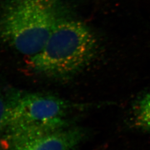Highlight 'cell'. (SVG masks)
Returning a JSON list of instances; mask_svg holds the SVG:
<instances>
[{
    "mask_svg": "<svg viewBox=\"0 0 150 150\" xmlns=\"http://www.w3.org/2000/svg\"><path fill=\"white\" fill-rule=\"evenodd\" d=\"M85 136L81 128L70 125L23 141L6 150H71Z\"/></svg>",
    "mask_w": 150,
    "mask_h": 150,
    "instance_id": "obj_4",
    "label": "cell"
},
{
    "mask_svg": "<svg viewBox=\"0 0 150 150\" xmlns=\"http://www.w3.org/2000/svg\"><path fill=\"white\" fill-rule=\"evenodd\" d=\"M96 49V40L87 26L66 16L54 28L43 48L30 57L29 64L37 75L65 80L85 67Z\"/></svg>",
    "mask_w": 150,
    "mask_h": 150,
    "instance_id": "obj_2",
    "label": "cell"
},
{
    "mask_svg": "<svg viewBox=\"0 0 150 150\" xmlns=\"http://www.w3.org/2000/svg\"><path fill=\"white\" fill-rule=\"evenodd\" d=\"M68 16L59 0H6L0 11V39L30 57L41 51L58 22Z\"/></svg>",
    "mask_w": 150,
    "mask_h": 150,
    "instance_id": "obj_1",
    "label": "cell"
},
{
    "mask_svg": "<svg viewBox=\"0 0 150 150\" xmlns=\"http://www.w3.org/2000/svg\"><path fill=\"white\" fill-rule=\"evenodd\" d=\"M9 114V101L7 96L4 98L0 96V134L5 128Z\"/></svg>",
    "mask_w": 150,
    "mask_h": 150,
    "instance_id": "obj_6",
    "label": "cell"
},
{
    "mask_svg": "<svg viewBox=\"0 0 150 150\" xmlns=\"http://www.w3.org/2000/svg\"><path fill=\"white\" fill-rule=\"evenodd\" d=\"M9 114L0 134L4 150L39 135L70 126V105L63 98L40 92H11Z\"/></svg>",
    "mask_w": 150,
    "mask_h": 150,
    "instance_id": "obj_3",
    "label": "cell"
},
{
    "mask_svg": "<svg viewBox=\"0 0 150 150\" xmlns=\"http://www.w3.org/2000/svg\"><path fill=\"white\" fill-rule=\"evenodd\" d=\"M138 125L150 130V92L140 101L136 112Z\"/></svg>",
    "mask_w": 150,
    "mask_h": 150,
    "instance_id": "obj_5",
    "label": "cell"
}]
</instances>
